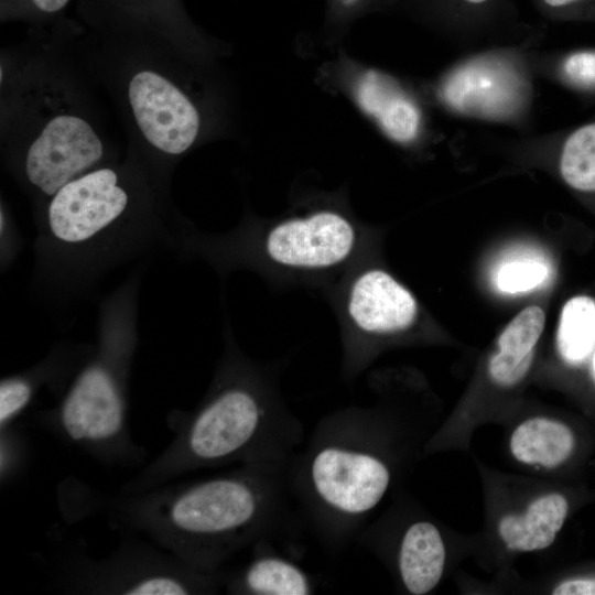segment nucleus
Masks as SVG:
<instances>
[{
	"instance_id": "412c9836",
	"label": "nucleus",
	"mask_w": 595,
	"mask_h": 595,
	"mask_svg": "<svg viewBox=\"0 0 595 595\" xmlns=\"http://www.w3.org/2000/svg\"><path fill=\"white\" fill-rule=\"evenodd\" d=\"M534 355L517 359L500 351L494 354L488 363V374L491 380L504 388L519 383L528 374Z\"/></svg>"
},
{
	"instance_id": "6e6552de",
	"label": "nucleus",
	"mask_w": 595,
	"mask_h": 595,
	"mask_svg": "<svg viewBox=\"0 0 595 595\" xmlns=\"http://www.w3.org/2000/svg\"><path fill=\"white\" fill-rule=\"evenodd\" d=\"M343 279L338 307L344 325V368L365 340L411 328L419 306L414 295L386 270L355 262Z\"/></svg>"
},
{
	"instance_id": "6ab92c4d",
	"label": "nucleus",
	"mask_w": 595,
	"mask_h": 595,
	"mask_svg": "<svg viewBox=\"0 0 595 595\" xmlns=\"http://www.w3.org/2000/svg\"><path fill=\"white\" fill-rule=\"evenodd\" d=\"M544 312L537 305L522 310L501 332L497 344L500 353L517 359L534 355L544 327Z\"/></svg>"
},
{
	"instance_id": "2eb2a0df",
	"label": "nucleus",
	"mask_w": 595,
	"mask_h": 595,
	"mask_svg": "<svg viewBox=\"0 0 595 595\" xmlns=\"http://www.w3.org/2000/svg\"><path fill=\"white\" fill-rule=\"evenodd\" d=\"M227 591L252 595H307L314 592L307 573L275 554L259 553L227 583Z\"/></svg>"
},
{
	"instance_id": "20e7f679",
	"label": "nucleus",
	"mask_w": 595,
	"mask_h": 595,
	"mask_svg": "<svg viewBox=\"0 0 595 595\" xmlns=\"http://www.w3.org/2000/svg\"><path fill=\"white\" fill-rule=\"evenodd\" d=\"M106 347L75 377L58 405L36 423L105 466L141 465L147 451L128 425L126 355Z\"/></svg>"
},
{
	"instance_id": "ddd939ff",
	"label": "nucleus",
	"mask_w": 595,
	"mask_h": 595,
	"mask_svg": "<svg viewBox=\"0 0 595 595\" xmlns=\"http://www.w3.org/2000/svg\"><path fill=\"white\" fill-rule=\"evenodd\" d=\"M445 545L439 529L429 521H418L404 532L398 556L401 581L413 595L431 592L445 566Z\"/></svg>"
},
{
	"instance_id": "393cba45",
	"label": "nucleus",
	"mask_w": 595,
	"mask_h": 595,
	"mask_svg": "<svg viewBox=\"0 0 595 595\" xmlns=\"http://www.w3.org/2000/svg\"><path fill=\"white\" fill-rule=\"evenodd\" d=\"M552 593L554 595H595V577L564 581Z\"/></svg>"
},
{
	"instance_id": "7ed1b4c3",
	"label": "nucleus",
	"mask_w": 595,
	"mask_h": 595,
	"mask_svg": "<svg viewBox=\"0 0 595 595\" xmlns=\"http://www.w3.org/2000/svg\"><path fill=\"white\" fill-rule=\"evenodd\" d=\"M537 42L526 37L477 47L419 83L420 88L432 108L531 133L537 79L531 54Z\"/></svg>"
},
{
	"instance_id": "f03ea898",
	"label": "nucleus",
	"mask_w": 595,
	"mask_h": 595,
	"mask_svg": "<svg viewBox=\"0 0 595 595\" xmlns=\"http://www.w3.org/2000/svg\"><path fill=\"white\" fill-rule=\"evenodd\" d=\"M167 425L169 445L119 491L139 493L202 468L286 463L303 433L269 375L238 359L224 365L194 410L170 414Z\"/></svg>"
},
{
	"instance_id": "a878e982",
	"label": "nucleus",
	"mask_w": 595,
	"mask_h": 595,
	"mask_svg": "<svg viewBox=\"0 0 595 595\" xmlns=\"http://www.w3.org/2000/svg\"><path fill=\"white\" fill-rule=\"evenodd\" d=\"M34 8L43 13H56L63 10L69 0H30Z\"/></svg>"
},
{
	"instance_id": "9d476101",
	"label": "nucleus",
	"mask_w": 595,
	"mask_h": 595,
	"mask_svg": "<svg viewBox=\"0 0 595 595\" xmlns=\"http://www.w3.org/2000/svg\"><path fill=\"white\" fill-rule=\"evenodd\" d=\"M128 97L139 129L154 148L176 155L195 143L201 130L199 111L167 78L141 71L131 78Z\"/></svg>"
},
{
	"instance_id": "f8f14e48",
	"label": "nucleus",
	"mask_w": 595,
	"mask_h": 595,
	"mask_svg": "<svg viewBox=\"0 0 595 595\" xmlns=\"http://www.w3.org/2000/svg\"><path fill=\"white\" fill-rule=\"evenodd\" d=\"M513 147L551 159L560 178L574 192L595 195V117L542 134H521Z\"/></svg>"
},
{
	"instance_id": "aec40b11",
	"label": "nucleus",
	"mask_w": 595,
	"mask_h": 595,
	"mask_svg": "<svg viewBox=\"0 0 595 595\" xmlns=\"http://www.w3.org/2000/svg\"><path fill=\"white\" fill-rule=\"evenodd\" d=\"M547 266L538 260H517L506 263L497 274V285L506 293L526 292L544 282Z\"/></svg>"
},
{
	"instance_id": "5701e85b",
	"label": "nucleus",
	"mask_w": 595,
	"mask_h": 595,
	"mask_svg": "<svg viewBox=\"0 0 595 595\" xmlns=\"http://www.w3.org/2000/svg\"><path fill=\"white\" fill-rule=\"evenodd\" d=\"M370 0H329V24L336 26L339 34L340 25L357 17Z\"/></svg>"
},
{
	"instance_id": "a211bd4d",
	"label": "nucleus",
	"mask_w": 595,
	"mask_h": 595,
	"mask_svg": "<svg viewBox=\"0 0 595 595\" xmlns=\"http://www.w3.org/2000/svg\"><path fill=\"white\" fill-rule=\"evenodd\" d=\"M556 345L569 364H580L595 347V302L588 296H575L563 306Z\"/></svg>"
},
{
	"instance_id": "0eeeda50",
	"label": "nucleus",
	"mask_w": 595,
	"mask_h": 595,
	"mask_svg": "<svg viewBox=\"0 0 595 595\" xmlns=\"http://www.w3.org/2000/svg\"><path fill=\"white\" fill-rule=\"evenodd\" d=\"M318 82L345 96L386 139L407 152H422L436 139L430 116L432 107L419 83L345 53L321 66Z\"/></svg>"
},
{
	"instance_id": "b1692460",
	"label": "nucleus",
	"mask_w": 595,
	"mask_h": 595,
	"mask_svg": "<svg viewBox=\"0 0 595 595\" xmlns=\"http://www.w3.org/2000/svg\"><path fill=\"white\" fill-rule=\"evenodd\" d=\"M553 14L584 17L595 13V0H540Z\"/></svg>"
},
{
	"instance_id": "1a4fd4ad",
	"label": "nucleus",
	"mask_w": 595,
	"mask_h": 595,
	"mask_svg": "<svg viewBox=\"0 0 595 595\" xmlns=\"http://www.w3.org/2000/svg\"><path fill=\"white\" fill-rule=\"evenodd\" d=\"M128 199L112 169L83 174L52 196L47 209L50 231L68 245L89 241L123 214Z\"/></svg>"
},
{
	"instance_id": "cd10ccee",
	"label": "nucleus",
	"mask_w": 595,
	"mask_h": 595,
	"mask_svg": "<svg viewBox=\"0 0 595 595\" xmlns=\"http://www.w3.org/2000/svg\"><path fill=\"white\" fill-rule=\"evenodd\" d=\"M593 370H594V375H595V354H594V358H593Z\"/></svg>"
},
{
	"instance_id": "bb28decb",
	"label": "nucleus",
	"mask_w": 595,
	"mask_h": 595,
	"mask_svg": "<svg viewBox=\"0 0 595 595\" xmlns=\"http://www.w3.org/2000/svg\"><path fill=\"white\" fill-rule=\"evenodd\" d=\"M462 6L467 9H473L475 11L484 9L486 6L490 4L494 0H456Z\"/></svg>"
},
{
	"instance_id": "f3484780",
	"label": "nucleus",
	"mask_w": 595,
	"mask_h": 595,
	"mask_svg": "<svg viewBox=\"0 0 595 595\" xmlns=\"http://www.w3.org/2000/svg\"><path fill=\"white\" fill-rule=\"evenodd\" d=\"M531 64L537 78L547 79L582 97L595 98V47L536 48Z\"/></svg>"
},
{
	"instance_id": "39448f33",
	"label": "nucleus",
	"mask_w": 595,
	"mask_h": 595,
	"mask_svg": "<svg viewBox=\"0 0 595 595\" xmlns=\"http://www.w3.org/2000/svg\"><path fill=\"white\" fill-rule=\"evenodd\" d=\"M54 583L74 594L185 595L210 594L223 578L198 572L150 540L125 536L101 559L90 558L82 544L60 554Z\"/></svg>"
},
{
	"instance_id": "f257e3e1",
	"label": "nucleus",
	"mask_w": 595,
	"mask_h": 595,
	"mask_svg": "<svg viewBox=\"0 0 595 595\" xmlns=\"http://www.w3.org/2000/svg\"><path fill=\"white\" fill-rule=\"evenodd\" d=\"M290 488L286 463L242 464L198 480L175 479L112 496L79 484L75 510L99 511L112 524L143 534L194 570L218 575L236 553L278 529Z\"/></svg>"
},
{
	"instance_id": "dca6fc26",
	"label": "nucleus",
	"mask_w": 595,
	"mask_h": 595,
	"mask_svg": "<svg viewBox=\"0 0 595 595\" xmlns=\"http://www.w3.org/2000/svg\"><path fill=\"white\" fill-rule=\"evenodd\" d=\"M575 446L571 429L555 420L532 418L519 424L510 439V451L523 464L552 468L561 465Z\"/></svg>"
},
{
	"instance_id": "423d86ee",
	"label": "nucleus",
	"mask_w": 595,
	"mask_h": 595,
	"mask_svg": "<svg viewBox=\"0 0 595 595\" xmlns=\"http://www.w3.org/2000/svg\"><path fill=\"white\" fill-rule=\"evenodd\" d=\"M360 225L339 202L306 203L263 227L256 250L274 272L322 278L347 269L360 257Z\"/></svg>"
},
{
	"instance_id": "9b49d317",
	"label": "nucleus",
	"mask_w": 595,
	"mask_h": 595,
	"mask_svg": "<svg viewBox=\"0 0 595 595\" xmlns=\"http://www.w3.org/2000/svg\"><path fill=\"white\" fill-rule=\"evenodd\" d=\"M101 140L93 127L74 115L54 117L31 143L25 158L29 182L53 196L102 156Z\"/></svg>"
},
{
	"instance_id": "4468645a",
	"label": "nucleus",
	"mask_w": 595,
	"mask_h": 595,
	"mask_svg": "<svg viewBox=\"0 0 595 595\" xmlns=\"http://www.w3.org/2000/svg\"><path fill=\"white\" fill-rule=\"evenodd\" d=\"M567 510L569 504L564 496L548 494L534 499L523 515L504 516L498 523V533L510 550H542L554 542Z\"/></svg>"
},
{
	"instance_id": "4be33fe9",
	"label": "nucleus",
	"mask_w": 595,
	"mask_h": 595,
	"mask_svg": "<svg viewBox=\"0 0 595 595\" xmlns=\"http://www.w3.org/2000/svg\"><path fill=\"white\" fill-rule=\"evenodd\" d=\"M12 425L0 430L1 434V479H8L19 468L21 462L22 439L12 430Z\"/></svg>"
}]
</instances>
